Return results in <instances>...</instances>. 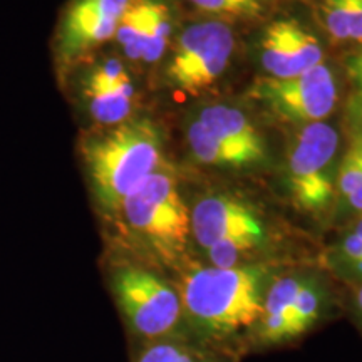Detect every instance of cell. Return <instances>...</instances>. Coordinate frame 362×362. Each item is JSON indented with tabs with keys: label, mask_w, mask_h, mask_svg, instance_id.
Here are the masks:
<instances>
[{
	"label": "cell",
	"mask_w": 362,
	"mask_h": 362,
	"mask_svg": "<svg viewBox=\"0 0 362 362\" xmlns=\"http://www.w3.org/2000/svg\"><path fill=\"white\" fill-rule=\"evenodd\" d=\"M161 148L160 128L144 116L84 131L79 158L90 198L106 223L115 218L126 197L163 166Z\"/></svg>",
	"instance_id": "6da1fadb"
},
{
	"label": "cell",
	"mask_w": 362,
	"mask_h": 362,
	"mask_svg": "<svg viewBox=\"0 0 362 362\" xmlns=\"http://www.w3.org/2000/svg\"><path fill=\"white\" fill-rule=\"evenodd\" d=\"M265 272L259 267H208L187 275L181 307L200 327L228 336L260 320Z\"/></svg>",
	"instance_id": "7a4b0ae2"
},
{
	"label": "cell",
	"mask_w": 362,
	"mask_h": 362,
	"mask_svg": "<svg viewBox=\"0 0 362 362\" xmlns=\"http://www.w3.org/2000/svg\"><path fill=\"white\" fill-rule=\"evenodd\" d=\"M107 226H115L121 243L173 255L187 243L192 220L173 175L160 166L126 197Z\"/></svg>",
	"instance_id": "3957f363"
},
{
	"label": "cell",
	"mask_w": 362,
	"mask_h": 362,
	"mask_svg": "<svg viewBox=\"0 0 362 362\" xmlns=\"http://www.w3.org/2000/svg\"><path fill=\"white\" fill-rule=\"evenodd\" d=\"M106 280L126 327L136 339L156 341L180 322L181 300L175 288L128 255L119 243L106 260Z\"/></svg>",
	"instance_id": "277c9868"
},
{
	"label": "cell",
	"mask_w": 362,
	"mask_h": 362,
	"mask_svg": "<svg viewBox=\"0 0 362 362\" xmlns=\"http://www.w3.org/2000/svg\"><path fill=\"white\" fill-rule=\"evenodd\" d=\"M59 83L88 117L89 129L110 128L138 116V86L131 66L119 54H90L66 71Z\"/></svg>",
	"instance_id": "5b68a950"
},
{
	"label": "cell",
	"mask_w": 362,
	"mask_h": 362,
	"mask_svg": "<svg viewBox=\"0 0 362 362\" xmlns=\"http://www.w3.org/2000/svg\"><path fill=\"white\" fill-rule=\"evenodd\" d=\"M197 242L215 267H235L265 242L262 220L245 203L215 194L197 203L192 215Z\"/></svg>",
	"instance_id": "8992f818"
},
{
	"label": "cell",
	"mask_w": 362,
	"mask_h": 362,
	"mask_svg": "<svg viewBox=\"0 0 362 362\" xmlns=\"http://www.w3.org/2000/svg\"><path fill=\"white\" fill-rule=\"evenodd\" d=\"M129 0H69L59 13L51 52L57 79L115 39Z\"/></svg>",
	"instance_id": "52a82bcc"
},
{
	"label": "cell",
	"mask_w": 362,
	"mask_h": 362,
	"mask_svg": "<svg viewBox=\"0 0 362 362\" xmlns=\"http://www.w3.org/2000/svg\"><path fill=\"white\" fill-rule=\"evenodd\" d=\"M339 136L330 124H305L288 156V187L297 206L322 211L334 198Z\"/></svg>",
	"instance_id": "ba28073f"
},
{
	"label": "cell",
	"mask_w": 362,
	"mask_h": 362,
	"mask_svg": "<svg viewBox=\"0 0 362 362\" xmlns=\"http://www.w3.org/2000/svg\"><path fill=\"white\" fill-rule=\"evenodd\" d=\"M233 47L235 34L223 21L194 22L180 34L166 79L185 93H200L223 74Z\"/></svg>",
	"instance_id": "9c48e42d"
},
{
	"label": "cell",
	"mask_w": 362,
	"mask_h": 362,
	"mask_svg": "<svg viewBox=\"0 0 362 362\" xmlns=\"http://www.w3.org/2000/svg\"><path fill=\"white\" fill-rule=\"evenodd\" d=\"M252 96L285 121L312 124L332 112L337 86L332 71L319 64L296 78H262L252 88Z\"/></svg>",
	"instance_id": "30bf717a"
},
{
	"label": "cell",
	"mask_w": 362,
	"mask_h": 362,
	"mask_svg": "<svg viewBox=\"0 0 362 362\" xmlns=\"http://www.w3.org/2000/svg\"><path fill=\"white\" fill-rule=\"evenodd\" d=\"M175 11L170 0H129L112 42L128 64H153L173 34Z\"/></svg>",
	"instance_id": "8fae6325"
},
{
	"label": "cell",
	"mask_w": 362,
	"mask_h": 362,
	"mask_svg": "<svg viewBox=\"0 0 362 362\" xmlns=\"http://www.w3.org/2000/svg\"><path fill=\"white\" fill-rule=\"evenodd\" d=\"M262 62L269 78H296L322 64V45L298 21L279 19L262 37Z\"/></svg>",
	"instance_id": "7c38bea8"
},
{
	"label": "cell",
	"mask_w": 362,
	"mask_h": 362,
	"mask_svg": "<svg viewBox=\"0 0 362 362\" xmlns=\"http://www.w3.org/2000/svg\"><path fill=\"white\" fill-rule=\"evenodd\" d=\"M198 121L221 143L238 151L248 165H255L265 158L264 139L242 111L228 106H208L202 110Z\"/></svg>",
	"instance_id": "4fadbf2b"
},
{
	"label": "cell",
	"mask_w": 362,
	"mask_h": 362,
	"mask_svg": "<svg viewBox=\"0 0 362 362\" xmlns=\"http://www.w3.org/2000/svg\"><path fill=\"white\" fill-rule=\"evenodd\" d=\"M302 284L304 280L298 277H285L277 280L265 293L264 312L260 317V337L265 342L285 341L288 315Z\"/></svg>",
	"instance_id": "5bb4252c"
},
{
	"label": "cell",
	"mask_w": 362,
	"mask_h": 362,
	"mask_svg": "<svg viewBox=\"0 0 362 362\" xmlns=\"http://www.w3.org/2000/svg\"><path fill=\"white\" fill-rule=\"evenodd\" d=\"M314 8L334 40L362 45V0H314Z\"/></svg>",
	"instance_id": "9a60e30c"
},
{
	"label": "cell",
	"mask_w": 362,
	"mask_h": 362,
	"mask_svg": "<svg viewBox=\"0 0 362 362\" xmlns=\"http://www.w3.org/2000/svg\"><path fill=\"white\" fill-rule=\"evenodd\" d=\"M187 138L189 148H192L198 161L218 166H248L245 158L238 151H235L233 148L221 143L198 119L188 126Z\"/></svg>",
	"instance_id": "2e32d148"
},
{
	"label": "cell",
	"mask_w": 362,
	"mask_h": 362,
	"mask_svg": "<svg viewBox=\"0 0 362 362\" xmlns=\"http://www.w3.org/2000/svg\"><path fill=\"white\" fill-rule=\"evenodd\" d=\"M193 7L218 21H253L264 17L277 0H188Z\"/></svg>",
	"instance_id": "e0dca14e"
},
{
	"label": "cell",
	"mask_w": 362,
	"mask_h": 362,
	"mask_svg": "<svg viewBox=\"0 0 362 362\" xmlns=\"http://www.w3.org/2000/svg\"><path fill=\"white\" fill-rule=\"evenodd\" d=\"M322 310V296L320 291L312 282L304 280L300 291H298L296 302H293L292 312L287 320V330H285V341L298 337L307 332L320 317Z\"/></svg>",
	"instance_id": "ac0fdd59"
},
{
	"label": "cell",
	"mask_w": 362,
	"mask_h": 362,
	"mask_svg": "<svg viewBox=\"0 0 362 362\" xmlns=\"http://www.w3.org/2000/svg\"><path fill=\"white\" fill-rule=\"evenodd\" d=\"M134 362H202L183 347L171 342H153L138 352Z\"/></svg>",
	"instance_id": "d6986e66"
},
{
	"label": "cell",
	"mask_w": 362,
	"mask_h": 362,
	"mask_svg": "<svg viewBox=\"0 0 362 362\" xmlns=\"http://www.w3.org/2000/svg\"><path fill=\"white\" fill-rule=\"evenodd\" d=\"M341 257L352 274L362 279V216L354 225V228L344 237Z\"/></svg>",
	"instance_id": "ffe728a7"
},
{
	"label": "cell",
	"mask_w": 362,
	"mask_h": 362,
	"mask_svg": "<svg viewBox=\"0 0 362 362\" xmlns=\"http://www.w3.org/2000/svg\"><path fill=\"white\" fill-rule=\"evenodd\" d=\"M346 72L352 90H354L357 106L362 110V45H359L357 51L346 57Z\"/></svg>",
	"instance_id": "44dd1931"
},
{
	"label": "cell",
	"mask_w": 362,
	"mask_h": 362,
	"mask_svg": "<svg viewBox=\"0 0 362 362\" xmlns=\"http://www.w3.org/2000/svg\"><path fill=\"white\" fill-rule=\"evenodd\" d=\"M356 309H357V314H359L361 320H362V282L356 291Z\"/></svg>",
	"instance_id": "7402d4cb"
},
{
	"label": "cell",
	"mask_w": 362,
	"mask_h": 362,
	"mask_svg": "<svg viewBox=\"0 0 362 362\" xmlns=\"http://www.w3.org/2000/svg\"><path fill=\"white\" fill-rule=\"evenodd\" d=\"M352 208H354L356 211H361V214H362V194L359 197V200H357L354 205H352Z\"/></svg>",
	"instance_id": "603a6c76"
}]
</instances>
